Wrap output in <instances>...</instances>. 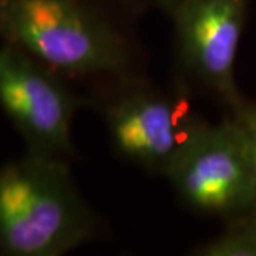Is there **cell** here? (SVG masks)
I'll return each mask as SVG.
<instances>
[{
  "label": "cell",
  "mask_w": 256,
  "mask_h": 256,
  "mask_svg": "<svg viewBox=\"0 0 256 256\" xmlns=\"http://www.w3.org/2000/svg\"><path fill=\"white\" fill-rule=\"evenodd\" d=\"M0 40L70 80L137 78V47L98 0H0Z\"/></svg>",
  "instance_id": "1"
},
{
  "label": "cell",
  "mask_w": 256,
  "mask_h": 256,
  "mask_svg": "<svg viewBox=\"0 0 256 256\" xmlns=\"http://www.w3.org/2000/svg\"><path fill=\"white\" fill-rule=\"evenodd\" d=\"M94 230L68 161L28 151L0 168V255H64Z\"/></svg>",
  "instance_id": "2"
},
{
  "label": "cell",
  "mask_w": 256,
  "mask_h": 256,
  "mask_svg": "<svg viewBox=\"0 0 256 256\" xmlns=\"http://www.w3.org/2000/svg\"><path fill=\"white\" fill-rule=\"evenodd\" d=\"M104 117L117 154L166 175L208 122L195 114L184 92H162L140 78L107 88Z\"/></svg>",
  "instance_id": "3"
},
{
  "label": "cell",
  "mask_w": 256,
  "mask_h": 256,
  "mask_svg": "<svg viewBox=\"0 0 256 256\" xmlns=\"http://www.w3.org/2000/svg\"><path fill=\"white\" fill-rule=\"evenodd\" d=\"M181 201L226 220L256 206V180L244 134L232 116L206 124L165 175Z\"/></svg>",
  "instance_id": "4"
},
{
  "label": "cell",
  "mask_w": 256,
  "mask_h": 256,
  "mask_svg": "<svg viewBox=\"0 0 256 256\" xmlns=\"http://www.w3.org/2000/svg\"><path fill=\"white\" fill-rule=\"evenodd\" d=\"M80 100L60 76L8 43L0 44V107L28 152L68 161L72 124Z\"/></svg>",
  "instance_id": "5"
},
{
  "label": "cell",
  "mask_w": 256,
  "mask_h": 256,
  "mask_svg": "<svg viewBox=\"0 0 256 256\" xmlns=\"http://www.w3.org/2000/svg\"><path fill=\"white\" fill-rule=\"evenodd\" d=\"M170 13L185 76L235 110L244 101L235 82V60L246 0H181Z\"/></svg>",
  "instance_id": "6"
},
{
  "label": "cell",
  "mask_w": 256,
  "mask_h": 256,
  "mask_svg": "<svg viewBox=\"0 0 256 256\" xmlns=\"http://www.w3.org/2000/svg\"><path fill=\"white\" fill-rule=\"evenodd\" d=\"M218 238L194 250L196 256H256V206L234 218Z\"/></svg>",
  "instance_id": "7"
},
{
  "label": "cell",
  "mask_w": 256,
  "mask_h": 256,
  "mask_svg": "<svg viewBox=\"0 0 256 256\" xmlns=\"http://www.w3.org/2000/svg\"><path fill=\"white\" fill-rule=\"evenodd\" d=\"M232 117L236 120L244 134L248 156L256 180V102L242 101L235 110H232Z\"/></svg>",
  "instance_id": "8"
},
{
  "label": "cell",
  "mask_w": 256,
  "mask_h": 256,
  "mask_svg": "<svg viewBox=\"0 0 256 256\" xmlns=\"http://www.w3.org/2000/svg\"><path fill=\"white\" fill-rule=\"evenodd\" d=\"M152 2H154L156 4H158V6H161V8L166 10V12H171L181 0H152Z\"/></svg>",
  "instance_id": "9"
}]
</instances>
